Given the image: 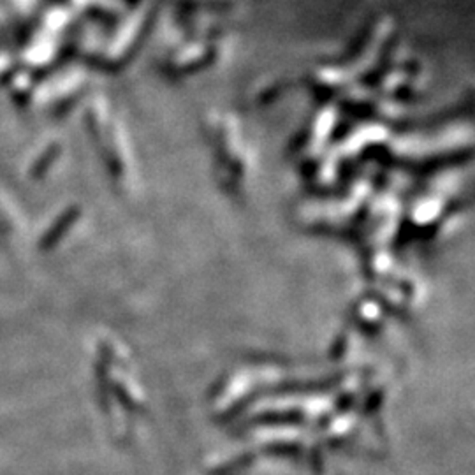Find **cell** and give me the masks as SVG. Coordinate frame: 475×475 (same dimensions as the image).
Returning <instances> with one entry per match:
<instances>
[{
    "instance_id": "obj_1",
    "label": "cell",
    "mask_w": 475,
    "mask_h": 475,
    "mask_svg": "<svg viewBox=\"0 0 475 475\" xmlns=\"http://www.w3.org/2000/svg\"><path fill=\"white\" fill-rule=\"evenodd\" d=\"M76 217H79V210H69L67 213H64V215L60 217L59 220H57L55 227H52V229L48 231V233L42 236V241H41V250H50L53 248V246L57 245V243L60 241V238L64 236L65 233H67L69 229H71V224L74 222Z\"/></svg>"
}]
</instances>
